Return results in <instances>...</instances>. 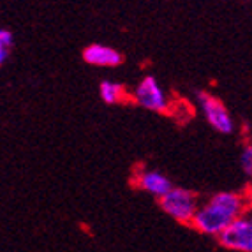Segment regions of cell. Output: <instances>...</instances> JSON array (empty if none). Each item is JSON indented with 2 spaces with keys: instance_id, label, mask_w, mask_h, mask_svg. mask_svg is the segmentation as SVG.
<instances>
[{
  "instance_id": "1",
  "label": "cell",
  "mask_w": 252,
  "mask_h": 252,
  "mask_svg": "<svg viewBox=\"0 0 252 252\" xmlns=\"http://www.w3.org/2000/svg\"><path fill=\"white\" fill-rule=\"evenodd\" d=\"M245 210H247V198L244 194L235 190H222L199 205L194 215L192 226L203 235L219 236L236 219L245 215Z\"/></svg>"
},
{
  "instance_id": "2",
  "label": "cell",
  "mask_w": 252,
  "mask_h": 252,
  "mask_svg": "<svg viewBox=\"0 0 252 252\" xmlns=\"http://www.w3.org/2000/svg\"><path fill=\"white\" fill-rule=\"evenodd\" d=\"M194 99H196V104H198L203 118L215 132L224 136L235 132V120H233L227 106L217 95H214L208 90H196Z\"/></svg>"
},
{
  "instance_id": "3",
  "label": "cell",
  "mask_w": 252,
  "mask_h": 252,
  "mask_svg": "<svg viewBox=\"0 0 252 252\" xmlns=\"http://www.w3.org/2000/svg\"><path fill=\"white\" fill-rule=\"evenodd\" d=\"M159 205L164 214L180 224H192L199 208L198 196L185 187H173L162 199H159Z\"/></svg>"
},
{
  "instance_id": "4",
  "label": "cell",
  "mask_w": 252,
  "mask_h": 252,
  "mask_svg": "<svg viewBox=\"0 0 252 252\" xmlns=\"http://www.w3.org/2000/svg\"><path fill=\"white\" fill-rule=\"evenodd\" d=\"M132 101L139 108L148 109L152 113H168L171 108L168 92L160 87L154 74H147L139 80V83L132 90Z\"/></svg>"
},
{
  "instance_id": "5",
  "label": "cell",
  "mask_w": 252,
  "mask_h": 252,
  "mask_svg": "<svg viewBox=\"0 0 252 252\" xmlns=\"http://www.w3.org/2000/svg\"><path fill=\"white\" fill-rule=\"evenodd\" d=\"M220 245L235 252H252V222L247 215L236 219L226 231L217 236Z\"/></svg>"
},
{
  "instance_id": "6",
  "label": "cell",
  "mask_w": 252,
  "mask_h": 252,
  "mask_svg": "<svg viewBox=\"0 0 252 252\" xmlns=\"http://www.w3.org/2000/svg\"><path fill=\"white\" fill-rule=\"evenodd\" d=\"M136 185L147 194H150L152 198H156L157 201L162 199L175 187L171 178L157 169H141L136 177Z\"/></svg>"
},
{
  "instance_id": "7",
  "label": "cell",
  "mask_w": 252,
  "mask_h": 252,
  "mask_svg": "<svg viewBox=\"0 0 252 252\" xmlns=\"http://www.w3.org/2000/svg\"><path fill=\"white\" fill-rule=\"evenodd\" d=\"M81 59L89 65L94 67H117L124 62V55L118 50L111 46H106V44H99V42H94L89 44L81 51Z\"/></svg>"
},
{
  "instance_id": "8",
  "label": "cell",
  "mask_w": 252,
  "mask_h": 252,
  "mask_svg": "<svg viewBox=\"0 0 252 252\" xmlns=\"http://www.w3.org/2000/svg\"><path fill=\"white\" fill-rule=\"evenodd\" d=\"M99 95L106 104H118L126 97V87L113 80H102L99 85Z\"/></svg>"
},
{
  "instance_id": "9",
  "label": "cell",
  "mask_w": 252,
  "mask_h": 252,
  "mask_svg": "<svg viewBox=\"0 0 252 252\" xmlns=\"http://www.w3.org/2000/svg\"><path fill=\"white\" fill-rule=\"evenodd\" d=\"M14 48V34L9 29H0V63L4 65L9 60Z\"/></svg>"
},
{
  "instance_id": "10",
  "label": "cell",
  "mask_w": 252,
  "mask_h": 252,
  "mask_svg": "<svg viewBox=\"0 0 252 252\" xmlns=\"http://www.w3.org/2000/svg\"><path fill=\"white\" fill-rule=\"evenodd\" d=\"M240 166H242V171L247 178H252V141L245 143V147L242 148V154H240Z\"/></svg>"
},
{
  "instance_id": "11",
  "label": "cell",
  "mask_w": 252,
  "mask_h": 252,
  "mask_svg": "<svg viewBox=\"0 0 252 252\" xmlns=\"http://www.w3.org/2000/svg\"><path fill=\"white\" fill-rule=\"evenodd\" d=\"M245 215H247V217L251 219V222H252V206H249V208H247V214H245Z\"/></svg>"
},
{
  "instance_id": "12",
  "label": "cell",
  "mask_w": 252,
  "mask_h": 252,
  "mask_svg": "<svg viewBox=\"0 0 252 252\" xmlns=\"http://www.w3.org/2000/svg\"><path fill=\"white\" fill-rule=\"evenodd\" d=\"M251 198H252V194H251Z\"/></svg>"
}]
</instances>
